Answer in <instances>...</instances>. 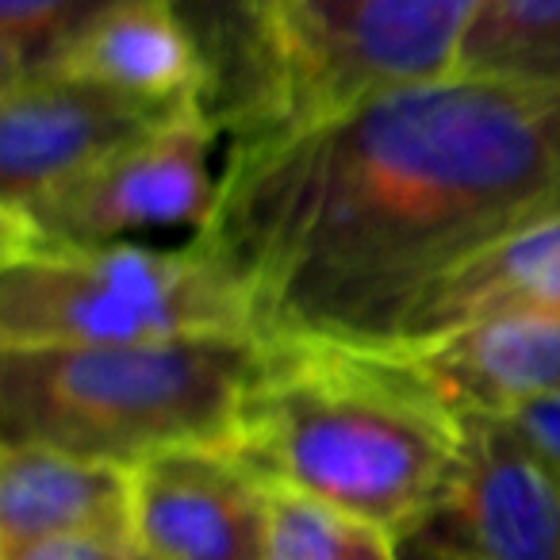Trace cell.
Wrapping results in <instances>:
<instances>
[{
  "label": "cell",
  "mask_w": 560,
  "mask_h": 560,
  "mask_svg": "<svg viewBox=\"0 0 560 560\" xmlns=\"http://www.w3.org/2000/svg\"><path fill=\"white\" fill-rule=\"evenodd\" d=\"M560 211V85L457 73L231 142L203 249L257 335L384 350L430 292Z\"/></svg>",
  "instance_id": "1"
},
{
  "label": "cell",
  "mask_w": 560,
  "mask_h": 560,
  "mask_svg": "<svg viewBox=\"0 0 560 560\" xmlns=\"http://www.w3.org/2000/svg\"><path fill=\"white\" fill-rule=\"evenodd\" d=\"M265 338L234 450L272 491L392 534L419 526L460 453V419L388 350Z\"/></svg>",
  "instance_id": "2"
},
{
  "label": "cell",
  "mask_w": 560,
  "mask_h": 560,
  "mask_svg": "<svg viewBox=\"0 0 560 560\" xmlns=\"http://www.w3.org/2000/svg\"><path fill=\"white\" fill-rule=\"evenodd\" d=\"M261 358V335L0 346V445H50L119 468L185 445H231Z\"/></svg>",
  "instance_id": "3"
},
{
  "label": "cell",
  "mask_w": 560,
  "mask_h": 560,
  "mask_svg": "<svg viewBox=\"0 0 560 560\" xmlns=\"http://www.w3.org/2000/svg\"><path fill=\"white\" fill-rule=\"evenodd\" d=\"M211 335H257V323L242 284L196 238L0 254V346H142Z\"/></svg>",
  "instance_id": "4"
},
{
  "label": "cell",
  "mask_w": 560,
  "mask_h": 560,
  "mask_svg": "<svg viewBox=\"0 0 560 560\" xmlns=\"http://www.w3.org/2000/svg\"><path fill=\"white\" fill-rule=\"evenodd\" d=\"M219 127L200 108L127 142L66 185L16 211H0V254L127 242L139 231H208L223 192Z\"/></svg>",
  "instance_id": "5"
},
{
  "label": "cell",
  "mask_w": 560,
  "mask_h": 560,
  "mask_svg": "<svg viewBox=\"0 0 560 560\" xmlns=\"http://www.w3.org/2000/svg\"><path fill=\"white\" fill-rule=\"evenodd\" d=\"M483 9L488 0H284L289 119L457 78Z\"/></svg>",
  "instance_id": "6"
},
{
  "label": "cell",
  "mask_w": 560,
  "mask_h": 560,
  "mask_svg": "<svg viewBox=\"0 0 560 560\" xmlns=\"http://www.w3.org/2000/svg\"><path fill=\"white\" fill-rule=\"evenodd\" d=\"M407 534L468 560H560V460L511 419L468 415L442 495Z\"/></svg>",
  "instance_id": "7"
},
{
  "label": "cell",
  "mask_w": 560,
  "mask_h": 560,
  "mask_svg": "<svg viewBox=\"0 0 560 560\" xmlns=\"http://www.w3.org/2000/svg\"><path fill=\"white\" fill-rule=\"evenodd\" d=\"M192 108L200 104L142 101L62 70L0 85V211L39 200Z\"/></svg>",
  "instance_id": "8"
},
{
  "label": "cell",
  "mask_w": 560,
  "mask_h": 560,
  "mask_svg": "<svg viewBox=\"0 0 560 560\" xmlns=\"http://www.w3.org/2000/svg\"><path fill=\"white\" fill-rule=\"evenodd\" d=\"M135 545L158 560H269L277 491L226 445H185L131 468Z\"/></svg>",
  "instance_id": "9"
},
{
  "label": "cell",
  "mask_w": 560,
  "mask_h": 560,
  "mask_svg": "<svg viewBox=\"0 0 560 560\" xmlns=\"http://www.w3.org/2000/svg\"><path fill=\"white\" fill-rule=\"evenodd\" d=\"M384 350L457 419H514L560 392V315H491Z\"/></svg>",
  "instance_id": "10"
},
{
  "label": "cell",
  "mask_w": 560,
  "mask_h": 560,
  "mask_svg": "<svg viewBox=\"0 0 560 560\" xmlns=\"http://www.w3.org/2000/svg\"><path fill=\"white\" fill-rule=\"evenodd\" d=\"M203 73L200 108L231 142L289 119L292 70L284 0H165Z\"/></svg>",
  "instance_id": "11"
},
{
  "label": "cell",
  "mask_w": 560,
  "mask_h": 560,
  "mask_svg": "<svg viewBox=\"0 0 560 560\" xmlns=\"http://www.w3.org/2000/svg\"><path fill=\"white\" fill-rule=\"evenodd\" d=\"M131 468L50 445H0V549L81 534H131Z\"/></svg>",
  "instance_id": "12"
},
{
  "label": "cell",
  "mask_w": 560,
  "mask_h": 560,
  "mask_svg": "<svg viewBox=\"0 0 560 560\" xmlns=\"http://www.w3.org/2000/svg\"><path fill=\"white\" fill-rule=\"evenodd\" d=\"M526 312L560 315V211L534 219L499 246L472 257L450 280H442L399 342L491 319V315Z\"/></svg>",
  "instance_id": "13"
},
{
  "label": "cell",
  "mask_w": 560,
  "mask_h": 560,
  "mask_svg": "<svg viewBox=\"0 0 560 560\" xmlns=\"http://www.w3.org/2000/svg\"><path fill=\"white\" fill-rule=\"evenodd\" d=\"M55 70L158 104H200L203 89L192 43L165 0H124L66 50Z\"/></svg>",
  "instance_id": "14"
},
{
  "label": "cell",
  "mask_w": 560,
  "mask_h": 560,
  "mask_svg": "<svg viewBox=\"0 0 560 560\" xmlns=\"http://www.w3.org/2000/svg\"><path fill=\"white\" fill-rule=\"evenodd\" d=\"M460 73L560 85V0H488Z\"/></svg>",
  "instance_id": "15"
},
{
  "label": "cell",
  "mask_w": 560,
  "mask_h": 560,
  "mask_svg": "<svg viewBox=\"0 0 560 560\" xmlns=\"http://www.w3.org/2000/svg\"><path fill=\"white\" fill-rule=\"evenodd\" d=\"M124 0H0V85L55 70L62 55Z\"/></svg>",
  "instance_id": "16"
},
{
  "label": "cell",
  "mask_w": 560,
  "mask_h": 560,
  "mask_svg": "<svg viewBox=\"0 0 560 560\" xmlns=\"http://www.w3.org/2000/svg\"><path fill=\"white\" fill-rule=\"evenodd\" d=\"M269 560H399V534L277 491Z\"/></svg>",
  "instance_id": "17"
},
{
  "label": "cell",
  "mask_w": 560,
  "mask_h": 560,
  "mask_svg": "<svg viewBox=\"0 0 560 560\" xmlns=\"http://www.w3.org/2000/svg\"><path fill=\"white\" fill-rule=\"evenodd\" d=\"M135 537L116 534H81V537H55V541L20 545V549H0V560H124Z\"/></svg>",
  "instance_id": "18"
},
{
  "label": "cell",
  "mask_w": 560,
  "mask_h": 560,
  "mask_svg": "<svg viewBox=\"0 0 560 560\" xmlns=\"http://www.w3.org/2000/svg\"><path fill=\"white\" fill-rule=\"evenodd\" d=\"M511 422L537 445V450H545L552 460H560V392L541 399V404L526 407V411L514 415Z\"/></svg>",
  "instance_id": "19"
},
{
  "label": "cell",
  "mask_w": 560,
  "mask_h": 560,
  "mask_svg": "<svg viewBox=\"0 0 560 560\" xmlns=\"http://www.w3.org/2000/svg\"><path fill=\"white\" fill-rule=\"evenodd\" d=\"M399 560H468V557L442 549V545L427 541L419 534H399Z\"/></svg>",
  "instance_id": "20"
},
{
  "label": "cell",
  "mask_w": 560,
  "mask_h": 560,
  "mask_svg": "<svg viewBox=\"0 0 560 560\" xmlns=\"http://www.w3.org/2000/svg\"><path fill=\"white\" fill-rule=\"evenodd\" d=\"M124 560H158L154 552H147L142 549V545H131V549H127V557Z\"/></svg>",
  "instance_id": "21"
}]
</instances>
